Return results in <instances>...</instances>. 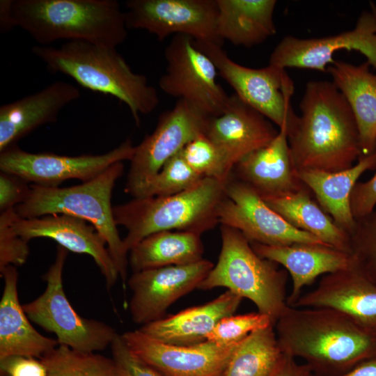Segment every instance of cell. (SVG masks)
<instances>
[{"label": "cell", "instance_id": "1", "mask_svg": "<svg viewBox=\"0 0 376 376\" xmlns=\"http://www.w3.org/2000/svg\"><path fill=\"white\" fill-rule=\"evenodd\" d=\"M299 109L301 116L288 130L296 171H340L352 167L362 156L352 111L332 81H308Z\"/></svg>", "mask_w": 376, "mask_h": 376}, {"label": "cell", "instance_id": "2", "mask_svg": "<svg viewBox=\"0 0 376 376\" xmlns=\"http://www.w3.org/2000/svg\"><path fill=\"white\" fill-rule=\"evenodd\" d=\"M283 352L317 376H336L376 357V334L325 308L288 306L274 324Z\"/></svg>", "mask_w": 376, "mask_h": 376}, {"label": "cell", "instance_id": "3", "mask_svg": "<svg viewBox=\"0 0 376 376\" xmlns=\"http://www.w3.org/2000/svg\"><path fill=\"white\" fill-rule=\"evenodd\" d=\"M31 52L51 72L123 102L138 126L140 114L152 112L159 103L156 88L144 75L133 72L115 47L75 40L58 47L36 45Z\"/></svg>", "mask_w": 376, "mask_h": 376}, {"label": "cell", "instance_id": "4", "mask_svg": "<svg viewBox=\"0 0 376 376\" xmlns=\"http://www.w3.org/2000/svg\"><path fill=\"white\" fill-rule=\"evenodd\" d=\"M15 26L38 45L60 40L115 47L127 36L125 11L116 0H12Z\"/></svg>", "mask_w": 376, "mask_h": 376}, {"label": "cell", "instance_id": "5", "mask_svg": "<svg viewBox=\"0 0 376 376\" xmlns=\"http://www.w3.org/2000/svg\"><path fill=\"white\" fill-rule=\"evenodd\" d=\"M205 178L194 187L166 196L133 198L113 206L116 224L127 230L126 251L148 235L163 230L202 235L219 222V207L226 196L227 181Z\"/></svg>", "mask_w": 376, "mask_h": 376}, {"label": "cell", "instance_id": "6", "mask_svg": "<svg viewBox=\"0 0 376 376\" xmlns=\"http://www.w3.org/2000/svg\"><path fill=\"white\" fill-rule=\"evenodd\" d=\"M123 169V162H119L88 182L66 187L31 185L29 197L15 207V212L24 219L64 214L92 224L106 241L125 285L129 253L119 235L111 202L113 187Z\"/></svg>", "mask_w": 376, "mask_h": 376}, {"label": "cell", "instance_id": "7", "mask_svg": "<svg viewBox=\"0 0 376 376\" xmlns=\"http://www.w3.org/2000/svg\"><path fill=\"white\" fill-rule=\"evenodd\" d=\"M221 247L216 265L197 289L224 287L251 301L258 312L268 316L274 325L288 305V272L260 256L238 230L221 225Z\"/></svg>", "mask_w": 376, "mask_h": 376}, {"label": "cell", "instance_id": "8", "mask_svg": "<svg viewBox=\"0 0 376 376\" xmlns=\"http://www.w3.org/2000/svg\"><path fill=\"white\" fill-rule=\"evenodd\" d=\"M68 250L58 245L54 263L43 278L42 295L22 305L29 319L54 333L58 345L82 352H95L111 345L118 334L109 324L80 316L65 294L62 274Z\"/></svg>", "mask_w": 376, "mask_h": 376}, {"label": "cell", "instance_id": "9", "mask_svg": "<svg viewBox=\"0 0 376 376\" xmlns=\"http://www.w3.org/2000/svg\"><path fill=\"white\" fill-rule=\"evenodd\" d=\"M194 43L212 61L235 94L279 129L286 125L288 130L297 122L290 102L295 84L285 68L272 64L248 68L233 61L220 45L194 40Z\"/></svg>", "mask_w": 376, "mask_h": 376}, {"label": "cell", "instance_id": "10", "mask_svg": "<svg viewBox=\"0 0 376 376\" xmlns=\"http://www.w3.org/2000/svg\"><path fill=\"white\" fill-rule=\"evenodd\" d=\"M166 68L159 80L161 90L185 100L210 117L219 116L229 96L217 82L219 75L212 61L185 35H175L166 46Z\"/></svg>", "mask_w": 376, "mask_h": 376}, {"label": "cell", "instance_id": "11", "mask_svg": "<svg viewBox=\"0 0 376 376\" xmlns=\"http://www.w3.org/2000/svg\"><path fill=\"white\" fill-rule=\"evenodd\" d=\"M210 116L196 106L178 100L159 117L154 131L135 146L125 192L130 195L153 177L164 163L189 142L205 134Z\"/></svg>", "mask_w": 376, "mask_h": 376}, {"label": "cell", "instance_id": "12", "mask_svg": "<svg viewBox=\"0 0 376 376\" xmlns=\"http://www.w3.org/2000/svg\"><path fill=\"white\" fill-rule=\"evenodd\" d=\"M134 150L130 139L106 153L78 156L29 152L14 145L0 152V170L31 185L58 187L69 179L88 182L115 163L130 161Z\"/></svg>", "mask_w": 376, "mask_h": 376}, {"label": "cell", "instance_id": "13", "mask_svg": "<svg viewBox=\"0 0 376 376\" xmlns=\"http://www.w3.org/2000/svg\"><path fill=\"white\" fill-rule=\"evenodd\" d=\"M125 6L127 28L146 30L159 40L185 35L196 41L223 44L217 33V0H129Z\"/></svg>", "mask_w": 376, "mask_h": 376}, {"label": "cell", "instance_id": "14", "mask_svg": "<svg viewBox=\"0 0 376 376\" xmlns=\"http://www.w3.org/2000/svg\"><path fill=\"white\" fill-rule=\"evenodd\" d=\"M218 217L220 225L240 231L250 242L268 246L320 243L313 235L289 224L251 187L231 175L226 185Z\"/></svg>", "mask_w": 376, "mask_h": 376}, {"label": "cell", "instance_id": "15", "mask_svg": "<svg viewBox=\"0 0 376 376\" xmlns=\"http://www.w3.org/2000/svg\"><path fill=\"white\" fill-rule=\"evenodd\" d=\"M341 49L359 52L376 68V20L370 11L362 12L352 29L336 35L306 39L286 36L272 52L269 64L324 72Z\"/></svg>", "mask_w": 376, "mask_h": 376}, {"label": "cell", "instance_id": "16", "mask_svg": "<svg viewBox=\"0 0 376 376\" xmlns=\"http://www.w3.org/2000/svg\"><path fill=\"white\" fill-rule=\"evenodd\" d=\"M214 264L206 259L133 272L127 280L132 292L129 310L141 326L165 316L167 309L182 296L197 289Z\"/></svg>", "mask_w": 376, "mask_h": 376}, {"label": "cell", "instance_id": "17", "mask_svg": "<svg viewBox=\"0 0 376 376\" xmlns=\"http://www.w3.org/2000/svg\"><path fill=\"white\" fill-rule=\"evenodd\" d=\"M121 336L133 354L164 376H221L239 343L220 345L205 340L191 345H171L139 329Z\"/></svg>", "mask_w": 376, "mask_h": 376}, {"label": "cell", "instance_id": "18", "mask_svg": "<svg viewBox=\"0 0 376 376\" xmlns=\"http://www.w3.org/2000/svg\"><path fill=\"white\" fill-rule=\"evenodd\" d=\"M290 306L334 310L360 327L376 334V284L352 263L324 275L317 286Z\"/></svg>", "mask_w": 376, "mask_h": 376}, {"label": "cell", "instance_id": "19", "mask_svg": "<svg viewBox=\"0 0 376 376\" xmlns=\"http://www.w3.org/2000/svg\"><path fill=\"white\" fill-rule=\"evenodd\" d=\"M12 228L27 242L38 237L50 238L68 251L89 255L103 275L108 290L119 277L106 241L92 224L83 219L64 214L24 219L17 214Z\"/></svg>", "mask_w": 376, "mask_h": 376}, {"label": "cell", "instance_id": "20", "mask_svg": "<svg viewBox=\"0 0 376 376\" xmlns=\"http://www.w3.org/2000/svg\"><path fill=\"white\" fill-rule=\"evenodd\" d=\"M278 133L270 120L233 94L224 111L210 118L205 135L234 167L247 155L268 145Z\"/></svg>", "mask_w": 376, "mask_h": 376}, {"label": "cell", "instance_id": "21", "mask_svg": "<svg viewBox=\"0 0 376 376\" xmlns=\"http://www.w3.org/2000/svg\"><path fill=\"white\" fill-rule=\"evenodd\" d=\"M75 85L56 81L44 88L0 107V152L17 145L28 134L57 120L59 112L79 98Z\"/></svg>", "mask_w": 376, "mask_h": 376}, {"label": "cell", "instance_id": "22", "mask_svg": "<svg viewBox=\"0 0 376 376\" xmlns=\"http://www.w3.org/2000/svg\"><path fill=\"white\" fill-rule=\"evenodd\" d=\"M262 258L283 266L290 274L292 288L288 305L292 306L302 294L303 288L318 277L350 267L352 255L320 243H295L284 246H268L250 242Z\"/></svg>", "mask_w": 376, "mask_h": 376}, {"label": "cell", "instance_id": "23", "mask_svg": "<svg viewBox=\"0 0 376 376\" xmlns=\"http://www.w3.org/2000/svg\"><path fill=\"white\" fill-rule=\"evenodd\" d=\"M231 175L262 198L293 192L305 186L297 178L292 162L286 125L279 129L268 145L239 161Z\"/></svg>", "mask_w": 376, "mask_h": 376}, {"label": "cell", "instance_id": "24", "mask_svg": "<svg viewBox=\"0 0 376 376\" xmlns=\"http://www.w3.org/2000/svg\"><path fill=\"white\" fill-rule=\"evenodd\" d=\"M242 298L226 290L202 305L191 307L139 329L160 342L176 345H191L206 340L207 335L224 318L234 315Z\"/></svg>", "mask_w": 376, "mask_h": 376}, {"label": "cell", "instance_id": "25", "mask_svg": "<svg viewBox=\"0 0 376 376\" xmlns=\"http://www.w3.org/2000/svg\"><path fill=\"white\" fill-rule=\"evenodd\" d=\"M4 287L0 301V360L11 356L40 359L58 345L31 325L17 294L18 273L13 265L0 269Z\"/></svg>", "mask_w": 376, "mask_h": 376}, {"label": "cell", "instance_id": "26", "mask_svg": "<svg viewBox=\"0 0 376 376\" xmlns=\"http://www.w3.org/2000/svg\"><path fill=\"white\" fill-rule=\"evenodd\" d=\"M376 169V150L361 156L352 167L337 172L314 170L296 171L299 180L315 196L321 208L349 235L356 227L350 207V196L360 176Z\"/></svg>", "mask_w": 376, "mask_h": 376}, {"label": "cell", "instance_id": "27", "mask_svg": "<svg viewBox=\"0 0 376 376\" xmlns=\"http://www.w3.org/2000/svg\"><path fill=\"white\" fill-rule=\"evenodd\" d=\"M368 62L356 65L334 61L327 71L350 105L360 136L362 155L376 150V75Z\"/></svg>", "mask_w": 376, "mask_h": 376}, {"label": "cell", "instance_id": "28", "mask_svg": "<svg viewBox=\"0 0 376 376\" xmlns=\"http://www.w3.org/2000/svg\"><path fill=\"white\" fill-rule=\"evenodd\" d=\"M217 33L224 42L251 47L274 36L275 0H217Z\"/></svg>", "mask_w": 376, "mask_h": 376}, {"label": "cell", "instance_id": "29", "mask_svg": "<svg viewBox=\"0 0 376 376\" xmlns=\"http://www.w3.org/2000/svg\"><path fill=\"white\" fill-rule=\"evenodd\" d=\"M311 194L304 186L293 192L263 199L295 228L313 235L325 244L351 254L350 235L313 200Z\"/></svg>", "mask_w": 376, "mask_h": 376}, {"label": "cell", "instance_id": "30", "mask_svg": "<svg viewBox=\"0 0 376 376\" xmlns=\"http://www.w3.org/2000/svg\"><path fill=\"white\" fill-rule=\"evenodd\" d=\"M201 235L187 231L163 230L152 233L129 251L133 272L171 265H189L203 259Z\"/></svg>", "mask_w": 376, "mask_h": 376}, {"label": "cell", "instance_id": "31", "mask_svg": "<svg viewBox=\"0 0 376 376\" xmlns=\"http://www.w3.org/2000/svg\"><path fill=\"white\" fill-rule=\"evenodd\" d=\"M285 357L271 324L253 331L237 344L221 376H273Z\"/></svg>", "mask_w": 376, "mask_h": 376}, {"label": "cell", "instance_id": "32", "mask_svg": "<svg viewBox=\"0 0 376 376\" xmlns=\"http://www.w3.org/2000/svg\"><path fill=\"white\" fill-rule=\"evenodd\" d=\"M47 376H119L113 359L58 345L40 359Z\"/></svg>", "mask_w": 376, "mask_h": 376}, {"label": "cell", "instance_id": "33", "mask_svg": "<svg viewBox=\"0 0 376 376\" xmlns=\"http://www.w3.org/2000/svg\"><path fill=\"white\" fill-rule=\"evenodd\" d=\"M181 151L167 160L161 169L141 185L132 196L145 198L170 196L184 191L205 178L187 163Z\"/></svg>", "mask_w": 376, "mask_h": 376}, {"label": "cell", "instance_id": "34", "mask_svg": "<svg viewBox=\"0 0 376 376\" xmlns=\"http://www.w3.org/2000/svg\"><path fill=\"white\" fill-rule=\"evenodd\" d=\"M182 155L187 163L203 178L228 180L233 166L224 152L205 134L189 142Z\"/></svg>", "mask_w": 376, "mask_h": 376}, {"label": "cell", "instance_id": "35", "mask_svg": "<svg viewBox=\"0 0 376 376\" xmlns=\"http://www.w3.org/2000/svg\"><path fill=\"white\" fill-rule=\"evenodd\" d=\"M350 239L353 265L376 284V206L370 214L357 220Z\"/></svg>", "mask_w": 376, "mask_h": 376}, {"label": "cell", "instance_id": "36", "mask_svg": "<svg viewBox=\"0 0 376 376\" xmlns=\"http://www.w3.org/2000/svg\"><path fill=\"white\" fill-rule=\"evenodd\" d=\"M274 324L267 315L259 312L231 315L222 318L207 335L206 340L220 345L240 343L257 329Z\"/></svg>", "mask_w": 376, "mask_h": 376}, {"label": "cell", "instance_id": "37", "mask_svg": "<svg viewBox=\"0 0 376 376\" xmlns=\"http://www.w3.org/2000/svg\"><path fill=\"white\" fill-rule=\"evenodd\" d=\"M16 215L15 209L0 214V269L8 265L21 266L29 255L28 242L17 235L12 228Z\"/></svg>", "mask_w": 376, "mask_h": 376}, {"label": "cell", "instance_id": "38", "mask_svg": "<svg viewBox=\"0 0 376 376\" xmlns=\"http://www.w3.org/2000/svg\"><path fill=\"white\" fill-rule=\"evenodd\" d=\"M111 346L119 376H164L133 354L118 334Z\"/></svg>", "mask_w": 376, "mask_h": 376}, {"label": "cell", "instance_id": "39", "mask_svg": "<svg viewBox=\"0 0 376 376\" xmlns=\"http://www.w3.org/2000/svg\"><path fill=\"white\" fill-rule=\"evenodd\" d=\"M31 185L22 178L0 171V212H3L23 203L29 196Z\"/></svg>", "mask_w": 376, "mask_h": 376}, {"label": "cell", "instance_id": "40", "mask_svg": "<svg viewBox=\"0 0 376 376\" xmlns=\"http://www.w3.org/2000/svg\"><path fill=\"white\" fill-rule=\"evenodd\" d=\"M376 206V173L365 182H357L350 196V207L354 219L370 214Z\"/></svg>", "mask_w": 376, "mask_h": 376}, {"label": "cell", "instance_id": "41", "mask_svg": "<svg viewBox=\"0 0 376 376\" xmlns=\"http://www.w3.org/2000/svg\"><path fill=\"white\" fill-rule=\"evenodd\" d=\"M1 376H47V370L38 358L11 356L0 360Z\"/></svg>", "mask_w": 376, "mask_h": 376}, {"label": "cell", "instance_id": "42", "mask_svg": "<svg viewBox=\"0 0 376 376\" xmlns=\"http://www.w3.org/2000/svg\"><path fill=\"white\" fill-rule=\"evenodd\" d=\"M307 365L299 363L297 359L285 354L281 365L273 376H312Z\"/></svg>", "mask_w": 376, "mask_h": 376}, {"label": "cell", "instance_id": "43", "mask_svg": "<svg viewBox=\"0 0 376 376\" xmlns=\"http://www.w3.org/2000/svg\"><path fill=\"white\" fill-rule=\"evenodd\" d=\"M312 376H317L312 375ZM336 376H376V357L366 360L349 371Z\"/></svg>", "mask_w": 376, "mask_h": 376}, {"label": "cell", "instance_id": "44", "mask_svg": "<svg viewBox=\"0 0 376 376\" xmlns=\"http://www.w3.org/2000/svg\"><path fill=\"white\" fill-rule=\"evenodd\" d=\"M12 0L0 1V26L1 31L8 32L15 27L11 11Z\"/></svg>", "mask_w": 376, "mask_h": 376}, {"label": "cell", "instance_id": "45", "mask_svg": "<svg viewBox=\"0 0 376 376\" xmlns=\"http://www.w3.org/2000/svg\"><path fill=\"white\" fill-rule=\"evenodd\" d=\"M370 11L373 14V17L376 20V4L375 3L370 1L369 3Z\"/></svg>", "mask_w": 376, "mask_h": 376}]
</instances>
